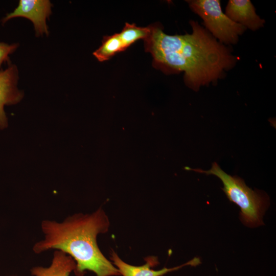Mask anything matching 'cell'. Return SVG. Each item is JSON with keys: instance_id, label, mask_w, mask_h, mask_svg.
Listing matches in <instances>:
<instances>
[{"instance_id": "6da1fadb", "label": "cell", "mask_w": 276, "mask_h": 276, "mask_svg": "<svg viewBox=\"0 0 276 276\" xmlns=\"http://www.w3.org/2000/svg\"><path fill=\"white\" fill-rule=\"evenodd\" d=\"M190 24L191 34L175 35L165 33L158 23L152 24L144 47L152 55L154 67L166 73L184 72L186 84L197 90L215 82L225 70L233 67L236 59L197 22Z\"/></svg>"}, {"instance_id": "7a4b0ae2", "label": "cell", "mask_w": 276, "mask_h": 276, "mask_svg": "<svg viewBox=\"0 0 276 276\" xmlns=\"http://www.w3.org/2000/svg\"><path fill=\"white\" fill-rule=\"evenodd\" d=\"M109 226L108 218L101 209L90 214H75L62 222L43 220L41 227L44 239L36 243L33 250L36 254L51 249L65 252L75 261L77 276H83L86 270L96 276L120 275L97 244L98 235L106 233Z\"/></svg>"}, {"instance_id": "3957f363", "label": "cell", "mask_w": 276, "mask_h": 276, "mask_svg": "<svg viewBox=\"0 0 276 276\" xmlns=\"http://www.w3.org/2000/svg\"><path fill=\"white\" fill-rule=\"evenodd\" d=\"M185 169L218 177L223 183L222 190L227 198L240 208V216L242 222L250 227L263 224L262 217L268 203V198L265 194L258 191H253L238 176L227 174L216 162L213 163L212 168L209 170L189 167Z\"/></svg>"}, {"instance_id": "277c9868", "label": "cell", "mask_w": 276, "mask_h": 276, "mask_svg": "<svg viewBox=\"0 0 276 276\" xmlns=\"http://www.w3.org/2000/svg\"><path fill=\"white\" fill-rule=\"evenodd\" d=\"M188 3L191 9L203 20L211 35L221 42L237 43L239 35L246 29L223 13L218 0H193Z\"/></svg>"}, {"instance_id": "5b68a950", "label": "cell", "mask_w": 276, "mask_h": 276, "mask_svg": "<svg viewBox=\"0 0 276 276\" xmlns=\"http://www.w3.org/2000/svg\"><path fill=\"white\" fill-rule=\"evenodd\" d=\"M52 6L49 0H20L14 10L2 19V24L14 17H25L33 22L36 36L48 35L46 19L52 13Z\"/></svg>"}, {"instance_id": "8992f818", "label": "cell", "mask_w": 276, "mask_h": 276, "mask_svg": "<svg viewBox=\"0 0 276 276\" xmlns=\"http://www.w3.org/2000/svg\"><path fill=\"white\" fill-rule=\"evenodd\" d=\"M18 71L15 64L9 63L5 70H0V129L7 127L5 105L16 104L23 98V93L17 87Z\"/></svg>"}, {"instance_id": "52a82bcc", "label": "cell", "mask_w": 276, "mask_h": 276, "mask_svg": "<svg viewBox=\"0 0 276 276\" xmlns=\"http://www.w3.org/2000/svg\"><path fill=\"white\" fill-rule=\"evenodd\" d=\"M111 260L122 276H163L166 273L177 270L185 266H196L201 263L200 258L195 257L188 262L172 268L164 267L159 270H154L151 267L157 265L156 257H151L146 259L147 262L141 266L130 265L122 260L114 251L111 254Z\"/></svg>"}, {"instance_id": "ba28073f", "label": "cell", "mask_w": 276, "mask_h": 276, "mask_svg": "<svg viewBox=\"0 0 276 276\" xmlns=\"http://www.w3.org/2000/svg\"><path fill=\"white\" fill-rule=\"evenodd\" d=\"M225 15L232 20L245 27L256 30L263 27L265 21L258 16L249 0H230Z\"/></svg>"}, {"instance_id": "9c48e42d", "label": "cell", "mask_w": 276, "mask_h": 276, "mask_svg": "<svg viewBox=\"0 0 276 276\" xmlns=\"http://www.w3.org/2000/svg\"><path fill=\"white\" fill-rule=\"evenodd\" d=\"M76 267V262L70 256L56 250L50 266L34 267L31 269V273L33 276H70Z\"/></svg>"}, {"instance_id": "30bf717a", "label": "cell", "mask_w": 276, "mask_h": 276, "mask_svg": "<svg viewBox=\"0 0 276 276\" xmlns=\"http://www.w3.org/2000/svg\"><path fill=\"white\" fill-rule=\"evenodd\" d=\"M126 50L119 33L104 36L101 45L93 53L100 62L109 60L116 54Z\"/></svg>"}, {"instance_id": "8fae6325", "label": "cell", "mask_w": 276, "mask_h": 276, "mask_svg": "<svg viewBox=\"0 0 276 276\" xmlns=\"http://www.w3.org/2000/svg\"><path fill=\"white\" fill-rule=\"evenodd\" d=\"M150 32V26L137 27L135 24L126 22L122 31L119 33L124 47L126 50L131 44L140 39L144 40Z\"/></svg>"}, {"instance_id": "7c38bea8", "label": "cell", "mask_w": 276, "mask_h": 276, "mask_svg": "<svg viewBox=\"0 0 276 276\" xmlns=\"http://www.w3.org/2000/svg\"><path fill=\"white\" fill-rule=\"evenodd\" d=\"M18 46V43L8 44L0 42V68L4 62L9 60V55L13 53Z\"/></svg>"}]
</instances>
